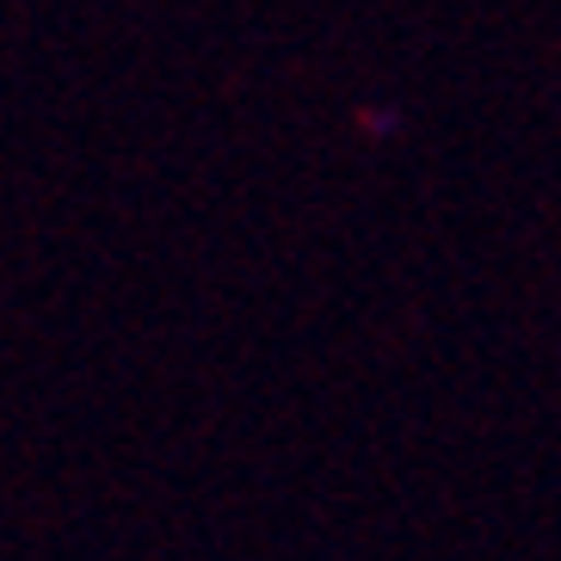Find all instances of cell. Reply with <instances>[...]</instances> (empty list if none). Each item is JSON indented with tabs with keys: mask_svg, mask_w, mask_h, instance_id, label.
<instances>
[]
</instances>
